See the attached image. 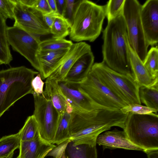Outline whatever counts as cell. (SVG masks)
<instances>
[{"label":"cell","instance_id":"7","mask_svg":"<svg viewBox=\"0 0 158 158\" xmlns=\"http://www.w3.org/2000/svg\"><path fill=\"white\" fill-rule=\"evenodd\" d=\"M141 5L137 0H125L122 14L125 23L129 44L143 62L148 52L141 23Z\"/></svg>","mask_w":158,"mask_h":158},{"label":"cell","instance_id":"38","mask_svg":"<svg viewBox=\"0 0 158 158\" xmlns=\"http://www.w3.org/2000/svg\"><path fill=\"white\" fill-rule=\"evenodd\" d=\"M22 4L30 7H35L37 0H18Z\"/></svg>","mask_w":158,"mask_h":158},{"label":"cell","instance_id":"12","mask_svg":"<svg viewBox=\"0 0 158 158\" xmlns=\"http://www.w3.org/2000/svg\"><path fill=\"white\" fill-rule=\"evenodd\" d=\"M58 82L63 94L73 110L86 112L98 108H106L94 102L82 90L79 83L64 80Z\"/></svg>","mask_w":158,"mask_h":158},{"label":"cell","instance_id":"6","mask_svg":"<svg viewBox=\"0 0 158 158\" xmlns=\"http://www.w3.org/2000/svg\"><path fill=\"white\" fill-rule=\"evenodd\" d=\"M123 131L129 139L143 151L158 149V115L128 113Z\"/></svg>","mask_w":158,"mask_h":158},{"label":"cell","instance_id":"26","mask_svg":"<svg viewBox=\"0 0 158 158\" xmlns=\"http://www.w3.org/2000/svg\"><path fill=\"white\" fill-rule=\"evenodd\" d=\"M20 141L18 133L1 138L0 139V157L7 156L19 148Z\"/></svg>","mask_w":158,"mask_h":158},{"label":"cell","instance_id":"28","mask_svg":"<svg viewBox=\"0 0 158 158\" xmlns=\"http://www.w3.org/2000/svg\"><path fill=\"white\" fill-rule=\"evenodd\" d=\"M71 40L53 38L41 41L39 51H56L69 49L73 44Z\"/></svg>","mask_w":158,"mask_h":158},{"label":"cell","instance_id":"20","mask_svg":"<svg viewBox=\"0 0 158 158\" xmlns=\"http://www.w3.org/2000/svg\"><path fill=\"white\" fill-rule=\"evenodd\" d=\"M45 85L43 94L50 100L60 115L65 111L70 106L68 103L55 79L49 77L46 79Z\"/></svg>","mask_w":158,"mask_h":158},{"label":"cell","instance_id":"37","mask_svg":"<svg viewBox=\"0 0 158 158\" xmlns=\"http://www.w3.org/2000/svg\"><path fill=\"white\" fill-rule=\"evenodd\" d=\"M57 12L62 16L65 5V0H56Z\"/></svg>","mask_w":158,"mask_h":158},{"label":"cell","instance_id":"17","mask_svg":"<svg viewBox=\"0 0 158 158\" xmlns=\"http://www.w3.org/2000/svg\"><path fill=\"white\" fill-rule=\"evenodd\" d=\"M94 60L92 51L81 56L73 64L64 80L78 83L83 81L90 71Z\"/></svg>","mask_w":158,"mask_h":158},{"label":"cell","instance_id":"1","mask_svg":"<svg viewBox=\"0 0 158 158\" xmlns=\"http://www.w3.org/2000/svg\"><path fill=\"white\" fill-rule=\"evenodd\" d=\"M127 114L120 109L100 108L86 112L73 110L69 125V140L74 144L96 145L98 136L113 127L123 129Z\"/></svg>","mask_w":158,"mask_h":158},{"label":"cell","instance_id":"41","mask_svg":"<svg viewBox=\"0 0 158 158\" xmlns=\"http://www.w3.org/2000/svg\"><path fill=\"white\" fill-rule=\"evenodd\" d=\"M14 154V152L5 156L0 157V158H12Z\"/></svg>","mask_w":158,"mask_h":158},{"label":"cell","instance_id":"29","mask_svg":"<svg viewBox=\"0 0 158 158\" xmlns=\"http://www.w3.org/2000/svg\"><path fill=\"white\" fill-rule=\"evenodd\" d=\"M146 69L154 79L158 78V49L152 47L143 62Z\"/></svg>","mask_w":158,"mask_h":158},{"label":"cell","instance_id":"10","mask_svg":"<svg viewBox=\"0 0 158 158\" xmlns=\"http://www.w3.org/2000/svg\"><path fill=\"white\" fill-rule=\"evenodd\" d=\"M79 85L82 90L94 102L103 107L120 109L128 105L103 84L91 70Z\"/></svg>","mask_w":158,"mask_h":158},{"label":"cell","instance_id":"24","mask_svg":"<svg viewBox=\"0 0 158 158\" xmlns=\"http://www.w3.org/2000/svg\"><path fill=\"white\" fill-rule=\"evenodd\" d=\"M139 95L141 102L147 107L158 110V85L139 87Z\"/></svg>","mask_w":158,"mask_h":158},{"label":"cell","instance_id":"5","mask_svg":"<svg viewBox=\"0 0 158 158\" xmlns=\"http://www.w3.org/2000/svg\"><path fill=\"white\" fill-rule=\"evenodd\" d=\"M91 70L103 84L127 104H141L139 86L132 74L117 72L103 61L94 63Z\"/></svg>","mask_w":158,"mask_h":158},{"label":"cell","instance_id":"19","mask_svg":"<svg viewBox=\"0 0 158 158\" xmlns=\"http://www.w3.org/2000/svg\"><path fill=\"white\" fill-rule=\"evenodd\" d=\"M68 49L56 51H39L37 58L42 80L46 79L54 70Z\"/></svg>","mask_w":158,"mask_h":158},{"label":"cell","instance_id":"31","mask_svg":"<svg viewBox=\"0 0 158 158\" xmlns=\"http://www.w3.org/2000/svg\"><path fill=\"white\" fill-rule=\"evenodd\" d=\"M120 110L124 114L131 113L138 114H149L154 113L157 114L158 111V110L138 104H128Z\"/></svg>","mask_w":158,"mask_h":158},{"label":"cell","instance_id":"23","mask_svg":"<svg viewBox=\"0 0 158 158\" xmlns=\"http://www.w3.org/2000/svg\"><path fill=\"white\" fill-rule=\"evenodd\" d=\"M6 20L0 13V64H9L13 59L7 41Z\"/></svg>","mask_w":158,"mask_h":158},{"label":"cell","instance_id":"9","mask_svg":"<svg viewBox=\"0 0 158 158\" xmlns=\"http://www.w3.org/2000/svg\"><path fill=\"white\" fill-rule=\"evenodd\" d=\"M7 37L8 43L13 49L24 57L39 73L37 54L41 41L40 36L30 33L13 25L8 27Z\"/></svg>","mask_w":158,"mask_h":158},{"label":"cell","instance_id":"33","mask_svg":"<svg viewBox=\"0 0 158 158\" xmlns=\"http://www.w3.org/2000/svg\"><path fill=\"white\" fill-rule=\"evenodd\" d=\"M65 7L62 16L68 20L71 26L76 1L65 0Z\"/></svg>","mask_w":158,"mask_h":158},{"label":"cell","instance_id":"34","mask_svg":"<svg viewBox=\"0 0 158 158\" xmlns=\"http://www.w3.org/2000/svg\"><path fill=\"white\" fill-rule=\"evenodd\" d=\"M44 84L40 74L39 73L34 78L31 82V86L34 91L33 93L37 95L42 94L44 91Z\"/></svg>","mask_w":158,"mask_h":158},{"label":"cell","instance_id":"13","mask_svg":"<svg viewBox=\"0 0 158 158\" xmlns=\"http://www.w3.org/2000/svg\"><path fill=\"white\" fill-rule=\"evenodd\" d=\"M141 23L145 38L149 46L158 42V0H148L141 5Z\"/></svg>","mask_w":158,"mask_h":158},{"label":"cell","instance_id":"18","mask_svg":"<svg viewBox=\"0 0 158 158\" xmlns=\"http://www.w3.org/2000/svg\"><path fill=\"white\" fill-rule=\"evenodd\" d=\"M128 48L132 75L139 87H151L158 84V78L153 79L144 67L142 61L131 48L128 43Z\"/></svg>","mask_w":158,"mask_h":158},{"label":"cell","instance_id":"36","mask_svg":"<svg viewBox=\"0 0 158 158\" xmlns=\"http://www.w3.org/2000/svg\"><path fill=\"white\" fill-rule=\"evenodd\" d=\"M59 14L57 13L52 11L49 13L43 15L44 20L47 25L50 28Z\"/></svg>","mask_w":158,"mask_h":158},{"label":"cell","instance_id":"11","mask_svg":"<svg viewBox=\"0 0 158 158\" xmlns=\"http://www.w3.org/2000/svg\"><path fill=\"white\" fill-rule=\"evenodd\" d=\"M14 9V26L25 31L39 36L50 34V28L46 24L43 15L35 7L25 6L16 0Z\"/></svg>","mask_w":158,"mask_h":158},{"label":"cell","instance_id":"4","mask_svg":"<svg viewBox=\"0 0 158 158\" xmlns=\"http://www.w3.org/2000/svg\"><path fill=\"white\" fill-rule=\"evenodd\" d=\"M39 73L24 66L0 70V118L19 99L33 94L31 82Z\"/></svg>","mask_w":158,"mask_h":158},{"label":"cell","instance_id":"15","mask_svg":"<svg viewBox=\"0 0 158 158\" xmlns=\"http://www.w3.org/2000/svg\"><path fill=\"white\" fill-rule=\"evenodd\" d=\"M96 143L102 146L103 150L120 148L143 151L142 149L134 144L129 139L123 130L116 129L106 131L99 135L96 139Z\"/></svg>","mask_w":158,"mask_h":158},{"label":"cell","instance_id":"25","mask_svg":"<svg viewBox=\"0 0 158 158\" xmlns=\"http://www.w3.org/2000/svg\"><path fill=\"white\" fill-rule=\"evenodd\" d=\"M71 25L68 20L59 14L50 28V32L54 39H62L69 35Z\"/></svg>","mask_w":158,"mask_h":158},{"label":"cell","instance_id":"30","mask_svg":"<svg viewBox=\"0 0 158 158\" xmlns=\"http://www.w3.org/2000/svg\"><path fill=\"white\" fill-rule=\"evenodd\" d=\"M125 0H110L106 5V17L109 22L121 14Z\"/></svg>","mask_w":158,"mask_h":158},{"label":"cell","instance_id":"39","mask_svg":"<svg viewBox=\"0 0 158 158\" xmlns=\"http://www.w3.org/2000/svg\"><path fill=\"white\" fill-rule=\"evenodd\" d=\"M147 155V158H158V149L150 150L145 152Z\"/></svg>","mask_w":158,"mask_h":158},{"label":"cell","instance_id":"40","mask_svg":"<svg viewBox=\"0 0 158 158\" xmlns=\"http://www.w3.org/2000/svg\"><path fill=\"white\" fill-rule=\"evenodd\" d=\"M47 1L52 11L53 12L57 13L56 0H47Z\"/></svg>","mask_w":158,"mask_h":158},{"label":"cell","instance_id":"32","mask_svg":"<svg viewBox=\"0 0 158 158\" xmlns=\"http://www.w3.org/2000/svg\"><path fill=\"white\" fill-rule=\"evenodd\" d=\"M16 0H0V13L6 20L14 19V9Z\"/></svg>","mask_w":158,"mask_h":158},{"label":"cell","instance_id":"35","mask_svg":"<svg viewBox=\"0 0 158 158\" xmlns=\"http://www.w3.org/2000/svg\"><path fill=\"white\" fill-rule=\"evenodd\" d=\"M35 7L43 15L49 13L52 11L49 6L47 0H37Z\"/></svg>","mask_w":158,"mask_h":158},{"label":"cell","instance_id":"3","mask_svg":"<svg viewBox=\"0 0 158 158\" xmlns=\"http://www.w3.org/2000/svg\"><path fill=\"white\" fill-rule=\"evenodd\" d=\"M106 5L90 1L75 2L69 37L79 42L94 41L101 34L106 17Z\"/></svg>","mask_w":158,"mask_h":158},{"label":"cell","instance_id":"27","mask_svg":"<svg viewBox=\"0 0 158 158\" xmlns=\"http://www.w3.org/2000/svg\"><path fill=\"white\" fill-rule=\"evenodd\" d=\"M39 132L38 123L33 114L27 118L18 133L21 141H28L33 139Z\"/></svg>","mask_w":158,"mask_h":158},{"label":"cell","instance_id":"14","mask_svg":"<svg viewBox=\"0 0 158 158\" xmlns=\"http://www.w3.org/2000/svg\"><path fill=\"white\" fill-rule=\"evenodd\" d=\"M91 51V46L85 42L73 43L48 77L58 81L64 80L76 61L84 54Z\"/></svg>","mask_w":158,"mask_h":158},{"label":"cell","instance_id":"21","mask_svg":"<svg viewBox=\"0 0 158 158\" xmlns=\"http://www.w3.org/2000/svg\"><path fill=\"white\" fill-rule=\"evenodd\" d=\"M96 145L74 144L69 141L65 150L67 158H97Z\"/></svg>","mask_w":158,"mask_h":158},{"label":"cell","instance_id":"16","mask_svg":"<svg viewBox=\"0 0 158 158\" xmlns=\"http://www.w3.org/2000/svg\"><path fill=\"white\" fill-rule=\"evenodd\" d=\"M56 147L42 139L39 132L32 140L20 141L19 153L16 158H44Z\"/></svg>","mask_w":158,"mask_h":158},{"label":"cell","instance_id":"8","mask_svg":"<svg viewBox=\"0 0 158 158\" xmlns=\"http://www.w3.org/2000/svg\"><path fill=\"white\" fill-rule=\"evenodd\" d=\"M33 95L34 103L33 115L38 124L40 135L45 141L53 143L60 115L51 101L43 94L37 95L33 93Z\"/></svg>","mask_w":158,"mask_h":158},{"label":"cell","instance_id":"22","mask_svg":"<svg viewBox=\"0 0 158 158\" xmlns=\"http://www.w3.org/2000/svg\"><path fill=\"white\" fill-rule=\"evenodd\" d=\"M72 111V109H68L60 115L53 144L59 145L69 140V127Z\"/></svg>","mask_w":158,"mask_h":158},{"label":"cell","instance_id":"2","mask_svg":"<svg viewBox=\"0 0 158 158\" xmlns=\"http://www.w3.org/2000/svg\"><path fill=\"white\" fill-rule=\"evenodd\" d=\"M102 37V61L117 72L132 74L126 26L122 13L107 23Z\"/></svg>","mask_w":158,"mask_h":158}]
</instances>
